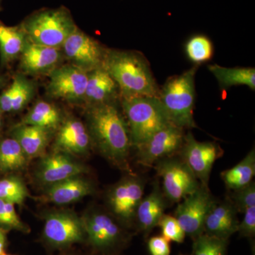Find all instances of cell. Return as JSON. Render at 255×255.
I'll use <instances>...</instances> for the list:
<instances>
[{
  "mask_svg": "<svg viewBox=\"0 0 255 255\" xmlns=\"http://www.w3.org/2000/svg\"><path fill=\"white\" fill-rule=\"evenodd\" d=\"M45 199L57 205H66L93 194L95 188L81 175L49 186Z\"/></svg>",
  "mask_w": 255,
  "mask_h": 255,
  "instance_id": "cell-21",
  "label": "cell"
},
{
  "mask_svg": "<svg viewBox=\"0 0 255 255\" xmlns=\"http://www.w3.org/2000/svg\"><path fill=\"white\" fill-rule=\"evenodd\" d=\"M6 233L7 230L0 228V255L5 253V247L6 244Z\"/></svg>",
  "mask_w": 255,
  "mask_h": 255,
  "instance_id": "cell-37",
  "label": "cell"
},
{
  "mask_svg": "<svg viewBox=\"0 0 255 255\" xmlns=\"http://www.w3.org/2000/svg\"><path fill=\"white\" fill-rule=\"evenodd\" d=\"M61 48L34 44L28 41L20 55V68L30 75L50 74L63 58Z\"/></svg>",
  "mask_w": 255,
  "mask_h": 255,
  "instance_id": "cell-15",
  "label": "cell"
},
{
  "mask_svg": "<svg viewBox=\"0 0 255 255\" xmlns=\"http://www.w3.org/2000/svg\"><path fill=\"white\" fill-rule=\"evenodd\" d=\"M14 206L0 199V228L26 232L28 228L18 217Z\"/></svg>",
  "mask_w": 255,
  "mask_h": 255,
  "instance_id": "cell-32",
  "label": "cell"
},
{
  "mask_svg": "<svg viewBox=\"0 0 255 255\" xmlns=\"http://www.w3.org/2000/svg\"><path fill=\"white\" fill-rule=\"evenodd\" d=\"M103 66L117 82L120 97H157L159 89L143 55L127 50H107Z\"/></svg>",
  "mask_w": 255,
  "mask_h": 255,
  "instance_id": "cell-2",
  "label": "cell"
},
{
  "mask_svg": "<svg viewBox=\"0 0 255 255\" xmlns=\"http://www.w3.org/2000/svg\"><path fill=\"white\" fill-rule=\"evenodd\" d=\"M91 137L87 128L80 120L70 118L60 124L55 137L56 152L72 155H85L90 150Z\"/></svg>",
  "mask_w": 255,
  "mask_h": 255,
  "instance_id": "cell-16",
  "label": "cell"
},
{
  "mask_svg": "<svg viewBox=\"0 0 255 255\" xmlns=\"http://www.w3.org/2000/svg\"><path fill=\"white\" fill-rule=\"evenodd\" d=\"M215 201L209 187L201 184L194 192L179 202L174 217L186 235L194 239L204 233L206 216Z\"/></svg>",
  "mask_w": 255,
  "mask_h": 255,
  "instance_id": "cell-9",
  "label": "cell"
},
{
  "mask_svg": "<svg viewBox=\"0 0 255 255\" xmlns=\"http://www.w3.org/2000/svg\"><path fill=\"white\" fill-rule=\"evenodd\" d=\"M47 87L52 98L69 102H84L87 83V73L71 64L58 67L49 74Z\"/></svg>",
  "mask_w": 255,
  "mask_h": 255,
  "instance_id": "cell-12",
  "label": "cell"
},
{
  "mask_svg": "<svg viewBox=\"0 0 255 255\" xmlns=\"http://www.w3.org/2000/svg\"><path fill=\"white\" fill-rule=\"evenodd\" d=\"M243 221L239 223L238 233L243 237L253 238L255 235V206L250 207L244 213Z\"/></svg>",
  "mask_w": 255,
  "mask_h": 255,
  "instance_id": "cell-35",
  "label": "cell"
},
{
  "mask_svg": "<svg viewBox=\"0 0 255 255\" xmlns=\"http://www.w3.org/2000/svg\"><path fill=\"white\" fill-rule=\"evenodd\" d=\"M162 236L169 242L182 243L186 234L177 219L170 215L164 214L158 223Z\"/></svg>",
  "mask_w": 255,
  "mask_h": 255,
  "instance_id": "cell-33",
  "label": "cell"
},
{
  "mask_svg": "<svg viewBox=\"0 0 255 255\" xmlns=\"http://www.w3.org/2000/svg\"><path fill=\"white\" fill-rule=\"evenodd\" d=\"M28 196L27 188L20 178L10 176L0 179V199L21 205Z\"/></svg>",
  "mask_w": 255,
  "mask_h": 255,
  "instance_id": "cell-29",
  "label": "cell"
},
{
  "mask_svg": "<svg viewBox=\"0 0 255 255\" xmlns=\"http://www.w3.org/2000/svg\"><path fill=\"white\" fill-rule=\"evenodd\" d=\"M120 97L117 82L104 66L87 73V83L84 102L89 106L112 103Z\"/></svg>",
  "mask_w": 255,
  "mask_h": 255,
  "instance_id": "cell-19",
  "label": "cell"
},
{
  "mask_svg": "<svg viewBox=\"0 0 255 255\" xmlns=\"http://www.w3.org/2000/svg\"><path fill=\"white\" fill-rule=\"evenodd\" d=\"M121 104L132 147L141 145L156 132L170 124L157 97H121Z\"/></svg>",
  "mask_w": 255,
  "mask_h": 255,
  "instance_id": "cell-5",
  "label": "cell"
},
{
  "mask_svg": "<svg viewBox=\"0 0 255 255\" xmlns=\"http://www.w3.org/2000/svg\"><path fill=\"white\" fill-rule=\"evenodd\" d=\"M255 176V150L248 152L239 163L221 172L225 185L229 190L236 191L249 185Z\"/></svg>",
  "mask_w": 255,
  "mask_h": 255,
  "instance_id": "cell-26",
  "label": "cell"
},
{
  "mask_svg": "<svg viewBox=\"0 0 255 255\" xmlns=\"http://www.w3.org/2000/svg\"><path fill=\"white\" fill-rule=\"evenodd\" d=\"M27 159L21 146L12 137L0 140V173L21 170L26 166Z\"/></svg>",
  "mask_w": 255,
  "mask_h": 255,
  "instance_id": "cell-28",
  "label": "cell"
},
{
  "mask_svg": "<svg viewBox=\"0 0 255 255\" xmlns=\"http://www.w3.org/2000/svg\"><path fill=\"white\" fill-rule=\"evenodd\" d=\"M2 114V112H1V110H0V132H1L3 126Z\"/></svg>",
  "mask_w": 255,
  "mask_h": 255,
  "instance_id": "cell-38",
  "label": "cell"
},
{
  "mask_svg": "<svg viewBox=\"0 0 255 255\" xmlns=\"http://www.w3.org/2000/svg\"><path fill=\"white\" fill-rule=\"evenodd\" d=\"M192 255H226L228 240L201 233L194 238Z\"/></svg>",
  "mask_w": 255,
  "mask_h": 255,
  "instance_id": "cell-31",
  "label": "cell"
},
{
  "mask_svg": "<svg viewBox=\"0 0 255 255\" xmlns=\"http://www.w3.org/2000/svg\"><path fill=\"white\" fill-rule=\"evenodd\" d=\"M238 211L231 199L215 201L210 209L205 222L204 233L214 237L228 240L238 233L239 221Z\"/></svg>",
  "mask_w": 255,
  "mask_h": 255,
  "instance_id": "cell-17",
  "label": "cell"
},
{
  "mask_svg": "<svg viewBox=\"0 0 255 255\" xmlns=\"http://www.w3.org/2000/svg\"><path fill=\"white\" fill-rule=\"evenodd\" d=\"M12 255L5 254V253H4V255Z\"/></svg>",
  "mask_w": 255,
  "mask_h": 255,
  "instance_id": "cell-41",
  "label": "cell"
},
{
  "mask_svg": "<svg viewBox=\"0 0 255 255\" xmlns=\"http://www.w3.org/2000/svg\"><path fill=\"white\" fill-rule=\"evenodd\" d=\"M184 129L168 124L135 148L137 160L145 167H152L161 159L172 157L180 151L184 138Z\"/></svg>",
  "mask_w": 255,
  "mask_h": 255,
  "instance_id": "cell-10",
  "label": "cell"
},
{
  "mask_svg": "<svg viewBox=\"0 0 255 255\" xmlns=\"http://www.w3.org/2000/svg\"><path fill=\"white\" fill-rule=\"evenodd\" d=\"M145 186L144 179L132 174L117 183L109 193L108 204L111 210L124 223L135 220L137 206L143 198Z\"/></svg>",
  "mask_w": 255,
  "mask_h": 255,
  "instance_id": "cell-11",
  "label": "cell"
},
{
  "mask_svg": "<svg viewBox=\"0 0 255 255\" xmlns=\"http://www.w3.org/2000/svg\"><path fill=\"white\" fill-rule=\"evenodd\" d=\"M85 231L83 220L68 211L52 213L45 221L43 235L55 246H68L83 241Z\"/></svg>",
  "mask_w": 255,
  "mask_h": 255,
  "instance_id": "cell-13",
  "label": "cell"
},
{
  "mask_svg": "<svg viewBox=\"0 0 255 255\" xmlns=\"http://www.w3.org/2000/svg\"><path fill=\"white\" fill-rule=\"evenodd\" d=\"M185 50L189 59L196 65L209 61L214 55L212 42L204 35L191 37L186 44Z\"/></svg>",
  "mask_w": 255,
  "mask_h": 255,
  "instance_id": "cell-30",
  "label": "cell"
},
{
  "mask_svg": "<svg viewBox=\"0 0 255 255\" xmlns=\"http://www.w3.org/2000/svg\"><path fill=\"white\" fill-rule=\"evenodd\" d=\"M28 41L41 46L61 48L78 28L70 10L62 6L45 8L27 16L21 23Z\"/></svg>",
  "mask_w": 255,
  "mask_h": 255,
  "instance_id": "cell-4",
  "label": "cell"
},
{
  "mask_svg": "<svg viewBox=\"0 0 255 255\" xmlns=\"http://www.w3.org/2000/svg\"><path fill=\"white\" fill-rule=\"evenodd\" d=\"M197 68L195 65L181 75L169 78L157 96L169 123L184 130L196 128L194 109Z\"/></svg>",
  "mask_w": 255,
  "mask_h": 255,
  "instance_id": "cell-3",
  "label": "cell"
},
{
  "mask_svg": "<svg viewBox=\"0 0 255 255\" xmlns=\"http://www.w3.org/2000/svg\"><path fill=\"white\" fill-rule=\"evenodd\" d=\"M219 86L223 90L235 86H247L255 91V69L253 68H226L219 65H209Z\"/></svg>",
  "mask_w": 255,
  "mask_h": 255,
  "instance_id": "cell-25",
  "label": "cell"
},
{
  "mask_svg": "<svg viewBox=\"0 0 255 255\" xmlns=\"http://www.w3.org/2000/svg\"><path fill=\"white\" fill-rule=\"evenodd\" d=\"M170 242L163 236H155L148 241V249L151 255H170Z\"/></svg>",
  "mask_w": 255,
  "mask_h": 255,
  "instance_id": "cell-36",
  "label": "cell"
},
{
  "mask_svg": "<svg viewBox=\"0 0 255 255\" xmlns=\"http://www.w3.org/2000/svg\"></svg>",
  "mask_w": 255,
  "mask_h": 255,
  "instance_id": "cell-42",
  "label": "cell"
},
{
  "mask_svg": "<svg viewBox=\"0 0 255 255\" xmlns=\"http://www.w3.org/2000/svg\"><path fill=\"white\" fill-rule=\"evenodd\" d=\"M61 123L62 114L59 109L50 102L39 101L23 117L21 124L51 130L59 127Z\"/></svg>",
  "mask_w": 255,
  "mask_h": 255,
  "instance_id": "cell-27",
  "label": "cell"
},
{
  "mask_svg": "<svg viewBox=\"0 0 255 255\" xmlns=\"http://www.w3.org/2000/svg\"><path fill=\"white\" fill-rule=\"evenodd\" d=\"M180 158L187 164L202 185L208 187L214 164L221 158L224 151L214 142L198 141L192 132L184 135Z\"/></svg>",
  "mask_w": 255,
  "mask_h": 255,
  "instance_id": "cell-7",
  "label": "cell"
},
{
  "mask_svg": "<svg viewBox=\"0 0 255 255\" xmlns=\"http://www.w3.org/2000/svg\"><path fill=\"white\" fill-rule=\"evenodd\" d=\"M1 1H2V0H0V9H1Z\"/></svg>",
  "mask_w": 255,
  "mask_h": 255,
  "instance_id": "cell-40",
  "label": "cell"
},
{
  "mask_svg": "<svg viewBox=\"0 0 255 255\" xmlns=\"http://www.w3.org/2000/svg\"><path fill=\"white\" fill-rule=\"evenodd\" d=\"M87 171L83 164L75 160L70 155L55 151L42 158L37 176L43 184L50 186L82 175Z\"/></svg>",
  "mask_w": 255,
  "mask_h": 255,
  "instance_id": "cell-14",
  "label": "cell"
},
{
  "mask_svg": "<svg viewBox=\"0 0 255 255\" xmlns=\"http://www.w3.org/2000/svg\"><path fill=\"white\" fill-rule=\"evenodd\" d=\"M50 132L43 128L20 124L11 130V137L18 142L28 159L33 158L44 153Z\"/></svg>",
  "mask_w": 255,
  "mask_h": 255,
  "instance_id": "cell-23",
  "label": "cell"
},
{
  "mask_svg": "<svg viewBox=\"0 0 255 255\" xmlns=\"http://www.w3.org/2000/svg\"><path fill=\"white\" fill-rule=\"evenodd\" d=\"M28 42L21 24L7 26L0 21V58L2 65H7L19 58Z\"/></svg>",
  "mask_w": 255,
  "mask_h": 255,
  "instance_id": "cell-24",
  "label": "cell"
},
{
  "mask_svg": "<svg viewBox=\"0 0 255 255\" xmlns=\"http://www.w3.org/2000/svg\"><path fill=\"white\" fill-rule=\"evenodd\" d=\"M88 107L87 128L92 142L107 158L129 170L128 158L132 145L125 117L115 102Z\"/></svg>",
  "mask_w": 255,
  "mask_h": 255,
  "instance_id": "cell-1",
  "label": "cell"
},
{
  "mask_svg": "<svg viewBox=\"0 0 255 255\" xmlns=\"http://www.w3.org/2000/svg\"><path fill=\"white\" fill-rule=\"evenodd\" d=\"M237 210L238 213H244L247 209L255 206V184L254 182L249 185L233 191L232 197L230 198Z\"/></svg>",
  "mask_w": 255,
  "mask_h": 255,
  "instance_id": "cell-34",
  "label": "cell"
},
{
  "mask_svg": "<svg viewBox=\"0 0 255 255\" xmlns=\"http://www.w3.org/2000/svg\"><path fill=\"white\" fill-rule=\"evenodd\" d=\"M155 169L162 179L164 195L171 202H180L201 185L180 157L172 156L161 159L155 164Z\"/></svg>",
  "mask_w": 255,
  "mask_h": 255,
  "instance_id": "cell-6",
  "label": "cell"
},
{
  "mask_svg": "<svg viewBox=\"0 0 255 255\" xmlns=\"http://www.w3.org/2000/svg\"><path fill=\"white\" fill-rule=\"evenodd\" d=\"M166 199L158 182H155L150 194L142 198L137 206L135 220L144 233H149L158 226L164 214Z\"/></svg>",
  "mask_w": 255,
  "mask_h": 255,
  "instance_id": "cell-20",
  "label": "cell"
},
{
  "mask_svg": "<svg viewBox=\"0 0 255 255\" xmlns=\"http://www.w3.org/2000/svg\"><path fill=\"white\" fill-rule=\"evenodd\" d=\"M34 83L22 74L14 77L12 83L0 95L2 113H16L23 110L35 95Z\"/></svg>",
  "mask_w": 255,
  "mask_h": 255,
  "instance_id": "cell-22",
  "label": "cell"
},
{
  "mask_svg": "<svg viewBox=\"0 0 255 255\" xmlns=\"http://www.w3.org/2000/svg\"><path fill=\"white\" fill-rule=\"evenodd\" d=\"M3 81H4V79H3L2 78H1V77H0V87L2 86Z\"/></svg>",
  "mask_w": 255,
  "mask_h": 255,
  "instance_id": "cell-39",
  "label": "cell"
},
{
  "mask_svg": "<svg viewBox=\"0 0 255 255\" xmlns=\"http://www.w3.org/2000/svg\"><path fill=\"white\" fill-rule=\"evenodd\" d=\"M83 220L85 234L90 244L99 249L110 248L118 242L121 229L108 215L95 212L85 216Z\"/></svg>",
  "mask_w": 255,
  "mask_h": 255,
  "instance_id": "cell-18",
  "label": "cell"
},
{
  "mask_svg": "<svg viewBox=\"0 0 255 255\" xmlns=\"http://www.w3.org/2000/svg\"><path fill=\"white\" fill-rule=\"evenodd\" d=\"M61 50L70 64L88 73L103 66L108 49L78 28L67 38Z\"/></svg>",
  "mask_w": 255,
  "mask_h": 255,
  "instance_id": "cell-8",
  "label": "cell"
}]
</instances>
